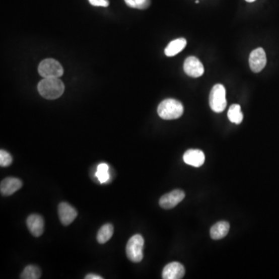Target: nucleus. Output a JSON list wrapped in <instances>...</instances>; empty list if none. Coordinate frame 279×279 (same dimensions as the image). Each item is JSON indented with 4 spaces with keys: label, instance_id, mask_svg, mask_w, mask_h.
Wrapping results in <instances>:
<instances>
[{
    "label": "nucleus",
    "instance_id": "5701e85b",
    "mask_svg": "<svg viewBox=\"0 0 279 279\" xmlns=\"http://www.w3.org/2000/svg\"><path fill=\"white\" fill-rule=\"evenodd\" d=\"M103 278L101 276L97 275L95 274H89L86 276V279H102Z\"/></svg>",
    "mask_w": 279,
    "mask_h": 279
},
{
    "label": "nucleus",
    "instance_id": "423d86ee",
    "mask_svg": "<svg viewBox=\"0 0 279 279\" xmlns=\"http://www.w3.org/2000/svg\"><path fill=\"white\" fill-rule=\"evenodd\" d=\"M266 63L267 58L264 49L258 47L251 51L249 57V64L253 73H258L262 71L263 68L265 67Z\"/></svg>",
    "mask_w": 279,
    "mask_h": 279
},
{
    "label": "nucleus",
    "instance_id": "9d476101",
    "mask_svg": "<svg viewBox=\"0 0 279 279\" xmlns=\"http://www.w3.org/2000/svg\"><path fill=\"white\" fill-rule=\"evenodd\" d=\"M185 267L178 262H172L167 264L162 271L164 279H180L185 275Z\"/></svg>",
    "mask_w": 279,
    "mask_h": 279
},
{
    "label": "nucleus",
    "instance_id": "6ab92c4d",
    "mask_svg": "<svg viewBox=\"0 0 279 279\" xmlns=\"http://www.w3.org/2000/svg\"><path fill=\"white\" fill-rule=\"evenodd\" d=\"M109 167L107 164L102 163L98 165L96 176L100 183H106L109 180L110 175H109Z\"/></svg>",
    "mask_w": 279,
    "mask_h": 279
},
{
    "label": "nucleus",
    "instance_id": "dca6fc26",
    "mask_svg": "<svg viewBox=\"0 0 279 279\" xmlns=\"http://www.w3.org/2000/svg\"><path fill=\"white\" fill-rule=\"evenodd\" d=\"M113 234V227L112 224H106L99 229L97 234V241L99 244H106Z\"/></svg>",
    "mask_w": 279,
    "mask_h": 279
},
{
    "label": "nucleus",
    "instance_id": "39448f33",
    "mask_svg": "<svg viewBox=\"0 0 279 279\" xmlns=\"http://www.w3.org/2000/svg\"><path fill=\"white\" fill-rule=\"evenodd\" d=\"M39 74L43 78H60L64 73V69L58 61L54 59H45L38 67Z\"/></svg>",
    "mask_w": 279,
    "mask_h": 279
},
{
    "label": "nucleus",
    "instance_id": "f03ea898",
    "mask_svg": "<svg viewBox=\"0 0 279 279\" xmlns=\"http://www.w3.org/2000/svg\"><path fill=\"white\" fill-rule=\"evenodd\" d=\"M183 113V105L176 99H165L158 107V115L166 120L178 119L182 116Z\"/></svg>",
    "mask_w": 279,
    "mask_h": 279
},
{
    "label": "nucleus",
    "instance_id": "412c9836",
    "mask_svg": "<svg viewBox=\"0 0 279 279\" xmlns=\"http://www.w3.org/2000/svg\"><path fill=\"white\" fill-rule=\"evenodd\" d=\"M13 158L11 154L4 150L0 151V165L1 167H8L12 164Z\"/></svg>",
    "mask_w": 279,
    "mask_h": 279
},
{
    "label": "nucleus",
    "instance_id": "4be33fe9",
    "mask_svg": "<svg viewBox=\"0 0 279 279\" xmlns=\"http://www.w3.org/2000/svg\"><path fill=\"white\" fill-rule=\"evenodd\" d=\"M89 4L94 7H109V0H89Z\"/></svg>",
    "mask_w": 279,
    "mask_h": 279
},
{
    "label": "nucleus",
    "instance_id": "7ed1b4c3",
    "mask_svg": "<svg viewBox=\"0 0 279 279\" xmlns=\"http://www.w3.org/2000/svg\"><path fill=\"white\" fill-rule=\"evenodd\" d=\"M145 240L140 234H136L129 239L126 244V254L132 262L139 263L143 260V248Z\"/></svg>",
    "mask_w": 279,
    "mask_h": 279
},
{
    "label": "nucleus",
    "instance_id": "20e7f679",
    "mask_svg": "<svg viewBox=\"0 0 279 279\" xmlns=\"http://www.w3.org/2000/svg\"><path fill=\"white\" fill-rule=\"evenodd\" d=\"M210 105L213 111L222 113L227 107L226 89L221 84H217L213 87L210 95Z\"/></svg>",
    "mask_w": 279,
    "mask_h": 279
},
{
    "label": "nucleus",
    "instance_id": "b1692460",
    "mask_svg": "<svg viewBox=\"0 0 279 279\" xmlns=\"http://www.w3.org/2000/svg\"><path fill=\"white\" fill-rule=\"evenodd\" d=\"M245 1L247 3H253L254 2V1H256V0H245Z\"/></svg>",
    "mask_w": 279,
    "mask_h": 279
},
{
    "label": "nucleus",
    "instance_id": "aec40b11",
    "mask_svg": "<svg viewBox=\"0 0 279 279\" xmlns=\"http://www.w3.org/2000/svg\"><path fill=\"white\" fill-rule=\"evenodd\" d=\"M126 5L138 10H146L150 7L151 0H125Z\"/></svg>",
    "mask_w": 279,
    "mask_h": 279
},
{
    "label": "nucleus",
    "instance_id": "f257e3e1",
    "mask_svg": "<svg viewBox=\"0 0 279 279\" xmlns=\"http://www.w3.org/2000/svg\"><path fill=\"white\" fill-rule=\"evenodd\" d=\"M64 85L59 78H46L38 84V92L47 99H55L64 93Z\"/></svg>",
    "mask_w": 279,
    "mask_h": 279
},
{
    "label": "nucleus",
    "instance_id": "393cba45",
    "mask_svg": "<svg viewBox=\"0 0 279 279\" xmlns=\"http://www.w3.org/2000/svg\"><path fill=\"white\" fill-rule=\"evenodd\" d=\"M195 4H199V1H198V0H196V1H195Z\"/></svg>",
    "mask_w": 279,
    "mask_h": 279
},
{
    "label": "nucleus",
    "instance_id": "ddd939ff",
    "mask_svg": "<svg viewBox=\"0 0 279 279\" xmlns=\"http://www.w3.org/2000/svg\"><path fill=\"white\" fill-rule=\"evenodd\" d=\"M183 161L187 165L198 168L205 162V155L202 151L190 149L184 154Z\"/></svg>",
    "mask_w": 279,
    "mask_h": 279
},
{
    "label": "nucleus",
    "instance_id": "6e6552de",
    "mask_svg": "<svg viewBox=\"0 0 279 279\" xmlns=\"http://www.w3.org/2000/svg\"><path fill=\"white\" fill-rule=\"evenodd\" d=\"M184 71L188 76L193 78H198L204 74L203 64L197 57H187L183 65Z\"/></svg>",
    "mask_w": 279,
    "mask_h": 279
},
{
    "label": "nucleus",
    "instance_id": "9b49d317",
    "mask_svg": "<svg viewBox=\"0 0 279 279\" xmlns=\"http://www.w3.org/2000/svg\"><path fill=\"white\" fill-rule=\"evenodd\" d=\"M23 182L21 179L13 177L5 178L0 184V192L4 195H11L21 189Z\"/></svg>",
    "mask_w": 279,
    "mask_h": 279
},
{
    "label": "nucleus",
    "instance_id": "4468645a",
    "mask_svg": "<svg viewBox=\"0 0 279 279\" xmlns=\"http://www.w3.org/2000/svg\"><path fill=\"white\" fill-rule=\"evenodd\" d=\"M187 41L185 38L175 39L172 42L169 43L165 50V55L168 57H173L185 48Z\"/></svg>",
    "mask_w": 279,
    "mask_h": 279
},
{
    "label": "nucleus",
    "instance_id": "2eb2a0df",
    "mask_svg": "<svg viewBox=\"0 0 279 279\" xmlns=\"http://www.w3.org/2000/svg\"><path fill=\"white\" fill-rule=\"evenodd\" d=\"M230 231V224L226 221H220L213 226L211 230V236L214 240L224 238Z\"/></svg>",
    "mask_w": 279,
    "mask_h": 279
},
{
    "label": "nucleus",
    "instance_id": "a211bd4d",
    "mask_svg": "<svg viewBox=\"0 0 279 279\" xmlns=\"http://www.w3.org/2000/svg\"><path fill=\"white\" fill-rule=\"evenodd\" d=\"M41 277V269L35 265L27 266L21 275L23 279H38Z\"/></svg>",
    "mask_w": 279,
    "mask_h": 279
},
{
    "label": "nucleus",
    "instance_id": "1a4fd4ad",
    "mask_svg": "<svg viewBox=\"0 0 279 279\" xmlns=\"http://www.w3.org/2000/svg\"><path fill=\"white\" fill-rule=\"evenodd\" d=\"M78 213L74 207L67 202H63L58 205V217L61 224L68 226L76 220Z\"/></svg>",
    "mask_w": 279,
    "mask_h": 279
},
{
    "label": "nucleus",
    "instance_id": "f8f14e48",
    "mask_svg": "<svg viewBox=\"0 0 279 279\" xmlns=\"http://www.w3.org/2000/svg\"><path fill=\"white\" fill-rule=\"evenodd\" d=\"M29 231L34 237H39L44 233V221L41 216L32 214L27 220Z\"/></svg>",
    "mask_w": 279,
    "mask_h": 279
},
{
    "label": "nucleus",
    "instance_id": "f3484780",
    "mask_svg": "<svg viewBox=\"0 0 279 279\" xmlns=\"http://www.w3.org/2000/svg\"><path fill=\"white\" fill-rule=\"evenodd\" d=\"M227 116H228L230 121L232 122V123H236V124L241 123V122L243 121L244 115L241 112V106L238 104L232 105L229 109Z\"/></svg>",
    "mask_w": 279,
    "mask_h": 279
},
{
    "label": "nucleus",
    "instance_id": "0eeeda50",
    "mask_svg": "<svg viewBox=\"0 0 279 279\" xmlns=\"http://www.w3.org/2000/svg\"><path fill=\"white\" fill-rule=\"evenodd\" d=\"M185 197V194L183 191L181 189H175L169 193L164 195L160 198L159 204L162 208H165V210H170L180 203Z\"/></svg>",
    "mask_w": 279,
    "mask_h": 279
}]
</instances>
